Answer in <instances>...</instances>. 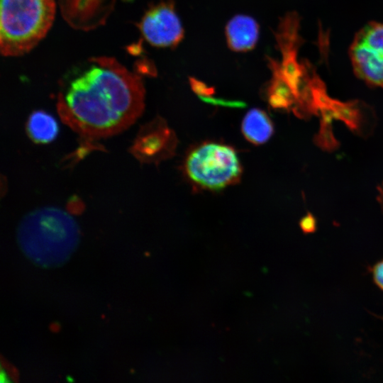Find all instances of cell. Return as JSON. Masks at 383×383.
Wrapping results in <instances>:
<instances>
[{"label":"cell","instance_id":"6da1fadb","mask_svg":"<svg viewBox=\"0 0 383 383\" xmlns=\"http://www.w3.org/2000/svg\"><path fill=\"white\" fill-rule=\"evenodd\" d=\"M70 84L59 105L63 120L91 138L119 133L141 116L145 88L141 77L116 59L98 57Z\"/></svg>","mask_w":383,"mask_h":383},{"label":"cell","instance_id":"7a4b0ae2","mask_svg":"<svg viewBox=\"0 0 383 383\" xmlns=\"http://www.w3.org/2000/svg\"><path fill=\"white\" fill-rule=\"evenodd\" d=\"M55 0H0V50L23 55L46 35L55 16Z\"/></svg>","mask_w":383,"mask_h":383},{"label":"cell","instance_id":"3957f363","mask_svg":"<svg viewBox=\"0 0 383 383\" xmlns=\"http://www.w3.org/2000/svg\"><path fill=\"white\" fill-rule=\"evenodd\" d=\"M183 172L194 189L217 192L238 184L243 167L232 146L205 142L188 152Z\"/></svg>","mask_w":383,"mask_h":383},{"label":"cell","instance_id":"277c9868","mask_svg":"<svg viewBox=\"0 0 383 383\" xmlns=\"http://www.w3.org/2000/svg\"><path fill=\"white\" fill-rule=\"evenodd\" d=\"M18 240L26 252H71L79 238L75 221L55 207L35 210L24 217L18 227Z\"/></svg>","mask_w":383,"mask_h":383},{"label":"cell","instance_id":"5b68a950","mask_svg":"<svg viewBox=\"0 0 383 383\" xmlns=\"http://www.w3.org/2000/svg\"><path fill=\"white\" fill-rule=\"evenodd\" d=\"M350 57L360 79L383 88V23H370L359 30L351 44Z\"/></svg>","mask_w":383,"mask_h":383},{"label":"cell","instance_id":"8992f818","mask_svg":"<svg viewBox=\"0 0 383 383\" xmlns=\"http://www.w3.org/2000/svg\"><path fill=\"white\" fill-rule=\"evenodd\" d=\"M138 27L145 40L157 48H175L184 38V29L172 0L150 6Z\"/></svg>","mask_w":383,"mask_h":383},{"label":"cell","instance_id":"52a82bcc","mask_svg":"<svg viewBox=\"0 0 383 383\" xmlns=\"http://www.w3.org/2000/svg\"><path fill=\"white\" fill-rule=\"evenodd\" d=\"M135 145L136 154L142 160L159 162L175 155L178 138L165 120L157 117L144 127Z\"/></svg>","mask_w":383,"mask_h":383},{"label":"cell","instance_id":"ba28073f","mask_svg":"<svg viewBox=\"0 0 383 383\" xmlns=\"http://www.w3.org/2000/svg\"><path fill=\"white\" fill-rule=\"evenodd\" d=\"M226 37L228 48L234 52L252 50L259 38V25L252 17L236 15L226 26Z\"/></svg>","mask_w":383,"mask_h":383},{"label":"cell","instance_id":"9c48e42d","mask_svg":"<svg viewBox=\"0 0 383 383\" xmlns=\"http://www.w3.org/2000/svg\"><path fill=\"white\" fill-rule=\"evenodd\" d=\"M241 132L249 143L260 145L265 144L271 138L274 133V126L264 110L252 108L243 118Z\"/></svg>","mask_w":383,"mask_h":383},{"label":"cell","instance_id":"30bf717a","mask_svg":"<svg viewBox=\"0 0 383 383\" xmlns=\"http://www.w3.org/2000/svg\"><path fill=\"white\" fill-rule=\"evenodd\" d=\"M269 65L272 72V78L267 89V102L274 109H287L295 101V96L282 77L278 62L269 58Z\"/></svg>","mask_w":383,"mask_h":383},{"label":"cell","instance_id":"8fae6325","mask_svg":"<svg viewBox=\"0 0 383 383\" xmlns=\"http://www.w3.org/2000/svg\"><path fill=\"white\" fill-rule=\"evenodd\" d=\"M27 131L35 143H48L52 141L58 133V124L55 118L44 111H33L27 122Z\"/></svg>","mask_w":383,"mask_h":383},{"label":"cell","instance_id":"7c38bea8","mask_svg":"<svg viewBox=\"0 0 383 383\" xmlns=\"http://www.w3.org/2000/svg\"><path fill=\"white\" fill-rule=\"evenodd\" d=\"M190 84L194 92L198 94L201 99L210 98L215 92L213 88L208 87L204 82L194 78L190 79Z\"/></svg>","mask_w":383,"mask_h":383},{"label":"cell","instance_id":"4fadbf2b","mask_svg":"<svg viewBox=\"0 0 383 383\" xmlns=\"http://www.w3.org/2000/svg\"><path fill=\"white\" fill-rule=\"evenodd\" d=\"M371 272L374 284L383 291V259L372 267Z\"/></svg>","mask_w":383,"mask_h":383},{"label":"cell","instance_id":"5bb4252c","mask_svg":"<svg viewBox=\"0 0 383 383\" xmlns=\"http://www.w3.org/2000/svg\"><path fill=\"white\" fill-rule=\"evenodd\" d=\"M1 367L5 370L6 374L13 382H18L19 373L18 370L2 356H1Z\"/></svg>","mask_w":383,"mask_h":383},{"label":"cell","instance_id":"9a60e30c","mask_svg":"<svg viewBox=\"0 0 383 383\" xmlns=\"http://www.w3.org/2000/svg\"><path fill=\"white\" fill-rule=\"evenodd\" d=\"M49 328L52 333H57L60 329V325L57 322H53L50 324Z\"/></svg>","mask_w":383,"mask_h":383}]
</instances>
